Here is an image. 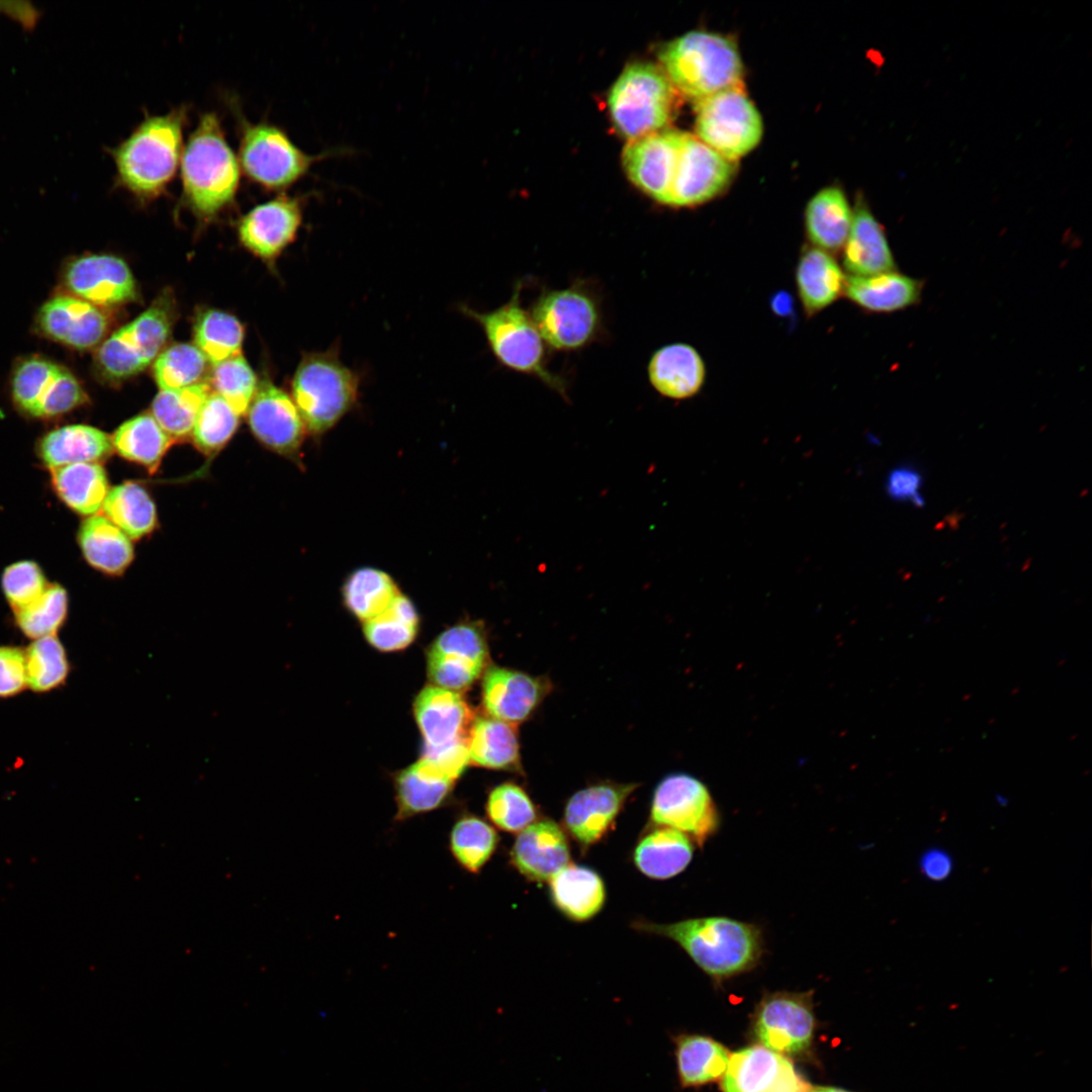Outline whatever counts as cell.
<instances>
[{
  "label": "cell",
  "instance_id": "1",
  "mask_svg": "<svg viewBox=\"0 0 1092 1092\" xmlns=\"http://www.w3.org/2000/svg\"><path fill=\"white\" fill-rule=\"evenodd\" d=\"M636 930L666 937L717 984L751 972L765 949L759 924L728 916H705L671 923L635 921Z\"/></svg>",
  "mask_w": 1092,
  "mask_h": 1092
},
{
  "label": "cell",
  "instance_id": "2",
  "mask_svg": "<svg viewBox=\"0 0 1092 1092\" xmlns=\"http://www.w3.org/2000/svg\"><path fill=\"white\" fill-rule=\"evenodd\" d=\"M187 116V105L164 114L146 113L109 151L120 188L141 202L153 201L166 192L180 166Z\"/></svg>",
  "mask_w": 1092,
  "mask_h": 1092
},
{
  "label": "cell",
  "instance_id": "3",
  "mask_svg": "<svg viewBox=\"0 0 1092 1092\" xmlns=\"http://www.w3.org/2000/svg\"><path fill=\"white\" fill-rule=\"evenodd\" d=\"M179 167L183 203L198 218L210 220L234 203L242 171L215 112L200 115Z\"/></svg>",
  "mask_w": 1092,
  "mask_h": 1092
},
{
  "label": "cell",
  "instance_id": "4",
  "mask_svg": "<svg viewBox=\"0 0 1092 1092\" xmlns=\"http://www.w3.org/2000/svg\"><path fill=\"white\" fill-rule=\"evenodd\" d=\"M523 286L524 282L519 280L509 300L492 310L479 311L468 305H461L460 310L481 328L492 355L500 365L534 377L567 398L566 381L549 369V349L529 309L523 306Z\"/></svg>",
  "mask_w": 1092,
  "mask_h": 1092
},
{
  "label": "cell",
  "instance_id": "5",
  "mask_svg": "<svg viewBox=\"0 0 1092 1092\" xmlns=\"http://www.w3.org/2000/svg\"><path fill=\"white\" fill-rule=\"evenodd\" d=\"M659 60L674 90L696 103L741 86L743 67L738 49L719 33H685L660 50Z\"/></svg>",
  "mask_w": 1092,
  "mask_h": 1092
},
{
  "label": "cell",
  "instance_id": "6",
  "mask_svg": "<svg viewBox=\"0 0 1092 1092\" xmlns=\"http://www.w3.org/2000/svg\"><path fill=\"white\" fill-rule=\"evenodd\" d=\"M360 378L335 346L305 354L291 381L292 399L305 430L315 436L333 429L355 405Z\"/></svg>",
  "mask_w": 1092,
  "mask_h": 1092
},
{
  "label": "cell",
  "instance_id": "7",
  "mask_svg": "<svg viewBox=\"0 0 1092 1092\" xmlns=\"http://www.w3.org/2000/svg\"><path fill=\"white\" fill-rule=\"evenodd\" d=\"M241 171L266 191L283 192L304 178L314 164L337 154L310 155L293 143L287 132L269 121L250 122L236 111Z\"/></svg>",
  "mask_w": 1092,
  "mask_h": 1092
},
{
  "label": "cell",
  "instance_id": "8",
  "mask_svg": "<svg viewBox=\"0 0 1092 1092\" xmlns=\"http://www.w3.org/2000/svg\"><path fill=\"white\" fill-rule=\"evenodd\" d=\"M529 312L548 349L556 352L582 350L604 334L602 299L582 279L567 287L543 289Z\"/></svg>",
  "mask_w": 1092,
  "mask_h": 1092
},
{
  "label": "cell",
  "instance_id": "9",
  "mask_svg": "<svg viewBox=\"0 0 1092 1092\" xmlns=\"http://www.w3.org/2000/svg\"><path fill=\"white\" fill-rule=\"evenodd\" d=\"M674 100L675 90L660 67L635 63L616 80L608 106L617 130L632 141L665 128Z\"/></svg>",
  "mask_w": 1092,
  "mask_h": 1092
},
{
  "label": "cell",
  "instance_id": "10",
  "mask_svg": "<svg viewBox=\"0 0 1092 1092\" xmlns=\"http://www.w3.org/2000/svg\"><path fill=\"white\" fill-rule=\"evenodd\" d=\"M173 321L172 300L165 296L156 299L99 345L95 357L98 372L110 381L124 380L142 372L161 353Z\"/></svg>",
  "mask_w": 1092,
  "mask_h": 1092
},
{
  "label": "cell",
  "instance_id": "11",
  "mask_svg": "<svg viewBox=\"0 0 1092 1092\" xmlns=\"http://www.w3.org/2000/svg\"><path fill=\"white\" fill-rule=\"evenodd\" d=\"M696 104L697 138L729 161L746 155L761 140V116L741 86Z\"/></svg>",
  "mask_w": 1092,
  "mask_h": 1092
},
{
  "label": "cell",
  "instance_id": "12",
  "mask_svg": "<svg viewBox=\"0 0 1092 1092\" xmlns=\"http://www.w3.org/2000/svg\"><path fill=\"white\" fill-rule=\"evenodd\" d=\"M650 822L682 832L702 848L719 830L721 817L708 788L698 779L674 774L655 789Z\"/></svg>",
  "mask_w": 1092,
  "mask_h": 1092
},
{
  "label": "cell",
  "instance_id": "13",
  "mask_svg": "<svg viewBox=\"0 0 1092 1092\" xmlns=\"http://www.w3.org/2000/svg\"><path fill=\"white\" fill-rule=\"evenodd\" d=\"M11 394L16 406L36 419L68 414L88 400V395L66 367L41 357H29L15 368Z\"/></svg>",
  "mask_w": 1092,
  "mask_h": 1092
},
{
  "label": "cell",
  "instance_id": "14",
  "mask_svg": "<svg viewBox=\"0 0 1092 1092\" xmlns=\"http://www.w3.org/2000/svg\"><path fill=\"white\" fill-rule=\"evenodd\" d=\"M815 1029L813 991L765 993L756 1006L753 1030L761 1045L798 1055L811 1044Z\"/></svg>",
  "mask_w": 1092,
  "mask_h": 1092
},
{
  "label": "cell",
  "instance_id": "15",
  "mask_svg": "<svg viewBox=\"0 0 1092 1092\" xmlns=\"http://www.w3.org/2000/svg\"><path fill=\"white\" fill-rule=\"evenodd\" d=\"M734 169L732 161L686 132L666 205L692 207L711 200L728 185Z\"/></svg>",
  "mask_w": 1092,
  "mask_h": 1092
},
{
  "label": "cell",
  "instance_id": "16",
  "mask_svg": "<svg viewBox=\"0 0 1092 1092\" xmlns=\"http://www.w3.org/2000/svg\"><path fill=\"white\" fill-rule=\"evenodd\" d=\"M685 131L663 128L629 141L623 166L629 179L656 202L666 205Z\"/></svg>",
  "mask_w": 1092,
  "mask_h": 1092
},
{
  "label": "cell",
  "instance_id": "17",
  "mask_svg": "<svg viewBox=\"0 0 1092 1092\" xmlns=\"http://www.w3.org/2000/svg\"><path fill=\"white\" fill-rule=\"evenodd\" d=\"M306 198L280 193L252 208L238 226L243 246L263 260L276 259L296 239Z\"/></svg>",
  "mask_w": 1092,
  "mask_h": 1092
},
{
  "label": "cell",
  "instance_id": "18",
  "mask_svg": "<svg viewBox=\"0 0 1092 1092\" xmlns=\"http://www.w3.org/2000/svg\"><path fill=\"white\" fill-rule=\"evenodd\" d=\"M63 283L72 295L100 308L128 303L138 297L128 265L112 255H86L70 261Z\"/></svg>",
  "mask_w": 1092,
  "mask_h": 1092
},
{
  "label": "cell",
  "instance_id": "19",
  "mask_svg": "<svg viewBox=\"0 0 1092 1092\" xmlns=\"http://www.w3.org/2000/svg\"><path fill=\"white\" fill-rule=\"evenodd\" d=\"M721 1079L723 1092H806L810 1087L788 1058L763 1045L731 1054Z\"/></svg>",
  "mask_w": 1092,
  "mask_h": 1092
},
{
  "label": "cell",
  "instance_id": "20",
  "mask_svg": "<svg viewBox=\"0 0 1092 1092\" xmlns=\"http://www.w3.org/2000/svg\"><path fill=\"white\" fill-rule=\"evenodd\" d=\"M247 411L251 430L264 445L284 456L297 455L306 430L292 397L283 389L264 379Z\"/></svg>",
  "mask_w": 1092,
  "mask_h": 1092
},
{
  "label": "cell",
  "instance_id": "21",
  "mask_svg": "<svg viewBox=\"0 0 1092 1092\" xmlns=\"http://www.w3.org/2000/svg\"><path fill=\"white\" fill-rule=\"evenodd\" d=\"M634 784H600L575 793L563 815L566 831L582 850L600 842L613 827Z\"/></svg>",
  "mask_w": 1092,
  "mask_h": 1092
},
{
  "label": "cell",
  "instance_id": "22",
  "mask_svg": "<svg viewBox=\"0 0 1092 1092\" xmlns=\"http://www.w3.org/2000/svg\"><path fill=\"white\" fill-rule=\"evenodd\" d=\"M36 324L47 338L88 350L102 343L109 320L102 308L72 294H60L41 305Z\"/></svg>",
  "mask_w": 1092,
  "mask_h": 1092
},
{
  "label": "cell",
  "instance_id": "23",
  "mask_svg": "<svg viewBox=\"0 0 1092 1092\" xmlns=\"http://www.w3.org/2000/svg\"><path fill=\"white\" fill-rule=\"evenodd\" d=\"M424 749H437L468 738L474 719L460 695L435 686L424 688L414 703Z\"/></svg>",
  "mask_w": 1092,
  "mask_h": 1092
},
{
  "label": "cell",
  "instance_id": "24",
  "mask_svg": "<svg viewBox=\"0 0 1092 1092\" xmlns=\"http://www.w3.org/2000/svg\"><path fill=\"white\" fill-rule=\"evenodd\" d=\"M569 857L565 832L550 819L536 821L522 830L510 852L513 867L528 880L539 883L550 881L568 864Z\"/></svg>",
  "mask_w": 1092,
  "mask_h": 1092
},
{
  "label": "cell",
  "instance_id": "25",
  "mask_svg": "<svg viewBox=\"0 0 1092 1092\" xmlns=\"http://www.w3.org/2000/svg\"><path fill=\"white\" fill-rule=\"evenodd\" d=\"M540 678L498 666L489 667L482 680V704L488 716L516 724L526 720L546 693Z\"/></svg>",
  "mask_w": 1092,
  "mask_h": 1092
},
{
  "label": "cell",
  "instance_id": "26",
  "mask_svg": "<svg viewBox=\"0 0 1092 1092\" xmlns=\"http://www.w3.org/2000/svg\"><path fill=\"white\" fill-rule=\"evenodd\" d=\"M706 376L704 359L687 343H670L658 348L647 364L651 386L660 395L672 399H687L699 393Z\"/></svg>",
  "mask_w": 1092,
  "mask_h": 1092
},
{
  "label": "cell",
  "instance_id": "27",
  "mask_svg": "<svg viewBox=\"0 0 1092 1092\" xmlns=\"http://www.w3.org/2000/svg\"><path fill=\"white\" fill-rule=\"evenodd\" d=\"M841 258L843 269L849 276H869L896 270L884 228L863 201H856L852 211V222Z\"/></svg>",
  "mask_w": 1092,
  "mask_h": 1092
},
{
  "label": "cell",
  "instance_id": "28",
  "mask_svg": "<svg viewBox=\"0 0 1092 1092\" xmlns=\"http://www.w3.org/2000/svg\"><path fill=\"white\" fill-rule=\"evenodd\" d=\"M846 277L832 254L813 246L803 248L795 269V281L806 315L817 314L841 297Z\"/></svg>",
  "mask_w": 1092,
  "mask_h": 1092
},
{
  "label": "cell",
  "instance_id": "29",
  "mask_svg": "<svg viewBox=\"0 0 1092 1092\" xmlns=\"http://www.w3.org/2000/svg\"><path fill=\"white\" fill-rule=\"evenodd\" d=\"M455 782L423 757L402 769L394 778L395 821L403 822L444 806Z\"/></svg>",
  "mask_w": 1092,
  "mask_h": 1092
},
{
  "label": "cell",
  "instance_id": "30",
  "mask_svg": "<svg viewBox=\"0 0 1092 1092\" xmlns=\"http://www.w3.org/2000/svg\"><path fill=\"white\" fill-rule=\"evenodd\" d=\"M921 291V281L895 270L869 276H847L843 295L867 311L893 312L916 304Z\"/></svg>",
  "mask_w": 1092,
  "mask_h": 1092
},
{
  "label": "cell",
  "instance_id": "31",
  "mask_svg": "<svg viewBox=\"0 0 1092 1092\" xmlns=\"http://www.w3.org/2000/svg\"><path fill=\"white\" fill-rule=\"evenodd\" d=\"M112 441L88 425H68L47 433L37 445L41 462L50 469L76 463H98L109 456Z\"/></svg>",
  "mask_w": 1092,
  "mask_h": 1092
},
{
  "label": "cell",
  "instance_id": "32",
  "mask_svg": "<svg viewBox=\"0 0 1092 1092\" xmlns=\"http://www.w3.org/2000/svg\"><path fill=\"white\" fill-rule=\"evenodd\" d=\"M695 851L693 840L680 831L668 827H652L637 843L633 860L645 876L666 880L684 872Z\"/></svg>",
  "mask_w": 1092,
  "mask_h": 1092
},
{
  "label": "cell",
  "instance_id": "33",
  "mask_svg": "<svg viewBox=\"0 0 1092 1092\" xmlns=\"http://www.w3.org/2000/svg\"><path fill=\"white\" fill-rule=\"evenodd\" d=\"M852 210L841 189L827 187L815 194L805 210L810 246L830 254L842 250L850 231Z\"/></svg>",
  "mask_w": 1092,
  "mask_h": 1092
},
{
  "label": "cell",
  "instance_id": "34",
  "mask_svg": "<svg viewBox=\"0 0 1092 1092\" xmlns=\"http://www.w3.org/2000/svg\"><path fill=\"white\" fill-rule=\"evenodd\" d=\"M550 895L558 910L576 922L593 918L606 901L602 878L577 864H567L550 880Z\"/></svg>",
  "mask_w": 1092,
  "mask_h": 1092
},
{
  "label": "cell",
  "instance_id": "35",
  "mask_svg": "<svg viewBox=\"0 0 1092 1092\" xmlns=\"http://www.w3.org/2000/svg\"><path fill=\"white\" fill-rule=\"evenodd\" d=\"M78 541L87 562L106 574L122 573L133 558L129 538L105 516L84 520Z\"/></svg>",
  "mask_w": 1092,
  "mask_h": 1092
},
{
  "label": "cell",
  "instance_id": "36",
  "mask_svg": "<svg viewBox=\"0 0 1092 1092\" xmlns=\"http://www.w3.org/2000/svg\"><path fill=\"white\" fill-rule=\"evenodd\" d=\"M52 485L59 498L83 516L95 515L109 492L99 463H76L52 469Z\"/></svg>",
  "mask_w": 1092,
  "mask_h": 1092
},
{
  "label": "cell",
  "instance_id": "37",
  "mask_svg": "<svg viewBox=\"0 0 1092 1092\" xmlns=\"http://www.w3.org/2000/svg\"><path fill=\"white\" fill-rule=\"evenodd\" d=\"M469 762L492 769H518L519 741L513 724L490 716L473 719L467 738Z\"/></svg>",
  "mask_w": 1092,
  "mask_h": 1092
},
{
  "label": "cell",
  "instance_id": "38",
  "mask_svg": "<svg viewBox=\"0 0 1092 1092\" xmlns=\"http://www.w3.org/2000/svg\"><path fill=\"white\" fill-rule=\"evenodd\" d=\"M675 1061L682 1087H697L721 1079L730 1053L718 1041L699 1034L675 1037Z\"/></svg>",
  "mask_w": 1092,
  "mask_h": 1092
},
{
  "label": "cell",
  "instance_id": "39",
  "mask_svg": "<svg viewBox=\"0 0 1092 1092\" xmlns=\"http://www.w3.org/2000/svg\"><path fill=\"white\" fill-rule=\"evenodd\" d=\"M399 594L388 573L368 566L352 571L342 586L345 607L363 623L384 612Z\"/></svg>",
  "mask_w": 1092,
  "mask_h": 1092
},
{
  "label": "cell",
  "instance_id": "40",
  "mask_svg": "<svg viewBox=\"0 0 1092 1092\" xmlns=\"http://www.w3.org/2000/svg\"><path fill=\"white\" fill-rule=\"evenodd\" d=\"M112 446L124 459L135 462L154 472L173 443V439L161 428L152 415L133 417L113 434Z\"/></svg>",
  "mask_w": 1092,
  "mask_h": 1092
},
{
  "label": "cell",
  "instance_id": "41",
  "mask_svg": "<svg viewBox=\"0 0 1092 1092\" xmlns=\"http://www.w3.org/2000/svg\"><path fill=\"white\" fill-rule=\"evenodd\" d=\"M104 515L128 538L141 539L156 526V507L140 484L125 482L109 490L102 506Z\"/></svg>",
  "mask_w": 1092,
  "mask_h": 1092
},
{
  "label": "cell",
  "instance_id": "42",
  "mask_svg": "<svg viewBox=\"0 0 1092 1092\" xmlns=\"http://www.w3.org/2000/svg\"><path fill=\"white\" fill-rule=\"evenodd\" d=\"M495 829L483 819L461 815L448 835V848L455 862L469 874H478L488 862L498 845Z\"/></svg>",
  "mask_w": 1092,
  "mask_h": 1092
},
{
  "label": "cell",
  "instance_id": "43",
  "mask_svg": "<svg viewBox=\"0 0 1092 1092\" xmlns=\"http://www.w3.org/2000/svg\"><path fill=\"white\" fill-rule=\"evenodd\" d=\"M210 392L206 382L163 389L153 400L152 416L172 439L185 438L192 433L199 411Z\"/></svg>",
  "mask_w": 1092,
  "mask_h": 1092
},
{
  "label": "cell",
  "instance_id": "44",
  "mask_svg": "<svg viewBox=\"0 0 1092 1092\" xmlns=\"http://www.w3.org/2000/svg\"><path fill=\"white\" fill-rule=\"evenodd\" d=\"M420 619L413 602L399 594L380 615L364 622L363 632L371 646L380 651H398L415 640Z\"/></svg>",
  "mask_w": 1092,
  "mask_h": 1092
},
{
  "label": "cell",
  "instance_id": "45",
  "mask_svg": "<svg viewBox=\"0 0 1092 1092\" xmlns=\"http://www.w3.org/2000/svg\"><path fill=\"white\" fill-rule=\"evenodd\" d=\"M244 328L230 313L207 309L194 324V345L212 365L241 355Z\"/></svg>",
  "mask_w": 1092,
  "mask_h": 1092
},
{
  "label": "cell",
  "instance_id": "46",
  "mask_svg": "<svg viewBox=\"0 0 1092 1092\" xmlns=\"http://www.w3.org/2000/svg\"><path fill=\"white\" fill-rule=\"evenodd\" d=\"M24 654L27 688L34 693H48L65 685L71 666L57 635L32 640Z\"/></svg>",
  "mask_w": 1092,
  "mask_h": 1092
},
{
  "label": "cell",
  "instance_id": "47",
  "mask_svg": "<svg viewBox=\"0 0 1092 1092\" xmlns=\"http://www.w3.org/2000/svg\"><path fill=\"white\" fill-rule=\"evenodd\" d=\"M153 374L163 389H178L201 383L208 370V360L192 344L177 343L167 347L154 360Z\"/></svg>",
  "mask_w": 1092,
  "mask_h": 1092
},
{
  "label": "cell",
  "instance_id": "48",
  "mask_svg": "<svg viewBox=\"0 0 1092 1092\" xmlns=\"http://www.w3.org/2000/svg\"><path fill=\"white\" fill-rule=\"evenodd\" d=\"M68 607L66 589L50 583L38 599L13 612L16 626L31 640L56 635L67 619Z\"/></svg>",
  "mask_w": 1092,
  "mask_h": 1092
},
{
  "label": "cell",
  "instance_id": "49",
  "mask_svg": "<svg viewBox=\"0 0 1092 1092\" xmlns=\"http://www.w3.org/2000/svg\"><path fill=\"white\" fill-rule=\"evenodd\" d=\"M239 414L217 393L204 400L192 430L196 447L204 454L218 451L236 432Z\"/></svg>",
  "mask_w": 1092,
  "mask_h": 1092
},
{
  "label": "cell",
  "instance_id": "50",
  "mask_svg": "<svg viewBox=\"0 0 1092 1092\" xmlns=\"http://www.w3.org/2000/svg\"><path fill=\"white\" fill-rule=\"evenodd\" d=\"M210 388L239 415L247 412L257 390V377L243 355L212 365Z\"/></svg>",
  "mask_w": 1092,
  "mask_h": 1092
},
{
  "label": "cell",
  "instance_id": "51",
  "mask_svg": "<svg viewBox=\"0 0 1092 1092\" xmlns=\"http://www.w3.org/2000/svg\"><path fill=\"white\" fill-rule=\"evenodd\" d=\"M489 820L500 830L518 833L536 819V809L519 786L506 783L495 787L488 795L485 805Z\"/></svg>",
  "mask_w": 1092,
  "mask_h": 1092
},
{
  "label": "cell",
  "instance_id": "52",
  "mask_svg": "<svg viewBox=\"0 0 1092 1092\" xmlns=\"http://www.w3.org/2000/svg\"><path fill=\"white\" fill-rule=\"evenodd\" d=\"M49 584L38 564L30 560L10 564L1 577L3 594L13 612L38 599Z\"/></svg>",
  "mask_w": 1092,
  "mask_h": 1092
},
{
  "label": "cell",
  "instance_id": "53",
  "mask_svg": "<svg viewBox=\"0 0 1092 1092\" xmlns=\"http://www.w3.org/2000/svg\"><path fill=\"white\" fill-rule=\"evenodd\" d=\"M428 675L435 687L460 693L481 674L485 665L465 656L450 653H427Z\"/></svg>",
  "mask_w": 1092,
  "mask_h": 1092
},
{
  "label": "cell",
  "instance_id": "54",
  "mask_svg": "<svg viewBox=\"0 0 1092 1092\" xmlns=\"http://www.w3.org/2000/svg\"><path fill=\"white\" fill-rule=\"evenodd\" d=\"M428 651L458 654L484 665L488 659L484 631L477 623H460L445 630Z\"/></svg>",
  "mask_w": 1092,
  "mask_h": 1092
},
{
  "label": "cell",
  "instance_id": "55",
  "mask_svg": "<svg viewBox=\"0 0 1092 1092\" xmlns=\"http://www.w3.org/2000/svg\"><path fill=\"white\" fill-rule=\"evenodd\" d=\"M27 688L24 649L0 645V698L19 695Z\"/></svg>",
  "mask_w": 1092,
  "mask_h": 1092
},
{
  "label": "cell",
  "instance_id": "56",
  "mask_svg": "<svg viewBox=\"0 0 1092 1092\" xmlns=\"http://www.w3.org/2000/svg\"><path fill=\"white\" fill-rule=\"evenodd\" d=\"M922 475L919 470L910 465H903L893 469L887 479V492L893 499L899 502L909 500L916 507H922L924 499L920 494Z\"/></svg>",
  "mask_w": 1092,
  "mask_h": 1092
},
{
  "label": "cell",
  "instance_id": "57",
  "mask_svg": "<svg viewBox=\"0 0 1092 1092\" xmlns=\"http://www.w3.org/2000/svg\"><path fill=\"white\" fill-rule=\"evenodd\" d=\"M920 874L930 882H943L953 872V859L943 848L930 847L922 852L918 860Z\"/></svg>",
  "mask_w": 1092,
  "mask_h": 1092
},
{
  "label": "cell",
  "instance_id": "58",
  "mask_svg": "<svg viewBox=\"0 0 1092 1092\" xmlns=\"http://www.w3.org/2000/svg\"><path fill=\"white\" fill-rule=\"evenodd\" d=\"M791 307V298L786 292L777 293L772 300V308L779 314H786Z\"/></svg>",
  "mask_w": 1092,
  "mask_h": 1092
},
{
  "label": "cell",
  "instance_id": "59",
  "mask_svg": "<svg viewBox=\"0 0 1092 1092\" xmlns=\"http://www.w3.org/2000/svg\"><path fill=\"white\" fill-rule=\"evenodd\" d=\"M806 1092H849L835 1087H809Z\"/></svg>",
  "mask_w": 1092,
  "mask_h": 1092
},
{
  "label": "cell",
  "instance_id": "60",
  "mask_svg": "<svg viewBox=\"0 0 1092 1092\" xmlns=\"http://www.w3.org/2000/svg\"><path fill=\"white\" fill-rule=\"evenodd\" d=\"M6 6L4 2H0V12H5Z\"/></svg>",
  "mask_w": 1092,
  "mask_h": 1092
}]
</instances>
